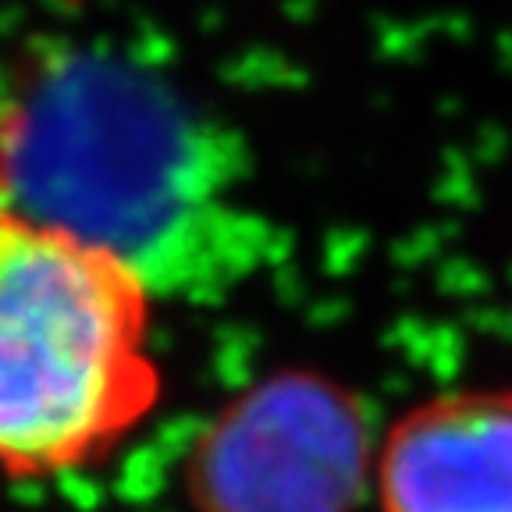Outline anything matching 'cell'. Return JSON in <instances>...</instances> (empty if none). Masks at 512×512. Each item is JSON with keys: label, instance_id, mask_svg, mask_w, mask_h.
<instances>
[{"label": "cell", "instance_id": "cell-4", "mask_svg": "<svg viewBox=\"0 0 512 512\" xmlns=\"http://www.w3.org/2000/svg\"><path fill=\"white\" fill-rule=\"evenodd\" d=\"M381 512H512V388L416 402L377 441Z\"/></svg>", "mask_w": 512, "mask_h": 512}, {"label": "cell", "instance_id": "cell-3", "mask_svg": "<svg viewBox=\"0 0 512 512\" xmlns=\"http://www.w3.org/2000/svg\"><path fill=\"white\" fill-rule=\"evenodd\" d=\"M374 413L320 370H278L224 402L185 463L196 512H356L374 484Z\"/></svg>", "mask_w": 512, "mask_h": 512}, {"label": "cell", "instance_id": "cell-1", "mask_svg": "<svg viewBox=\"0 0 512 512\" xmlns=\"http://www.w3.org/2000/svg\"><path fill=\"white\" fill-rule=\"evenodd\" d=\"M0 207L111 253L157 299L228 296L271 246L246 139L104 43L36 40L0 64Z\"/></svg>", "mask_w": 512, "mask_h": 512}, {"label": "cell", "instance_id": "cell-2", "mask_svg": "<svg viewBox=\"0 0 512 512\" xmlns=\"http://www.w3.org/2000/svg\"><path fill=\"white\" fill-rule=\"evenodd\" d=\"M153 306L111 253L0 207V477L86 470L157 409Z\"/></svg>", "mask_w": 512, "mask_h": 512}]
</instances>
